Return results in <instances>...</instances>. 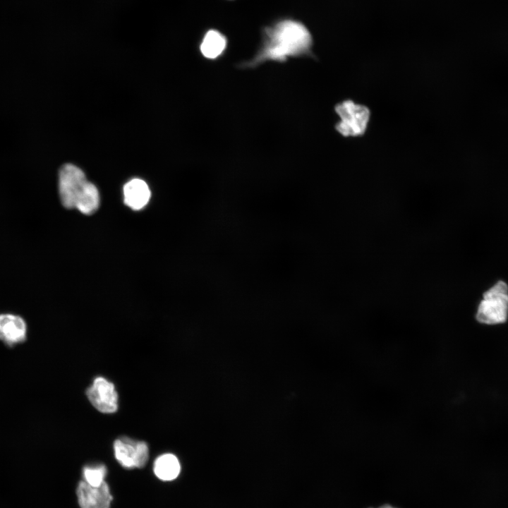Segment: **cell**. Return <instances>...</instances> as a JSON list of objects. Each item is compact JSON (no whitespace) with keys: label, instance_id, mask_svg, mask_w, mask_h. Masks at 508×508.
<instances>
[{"label":"cell","instance_id":"cell-11","mask_svg":"<svg viewBox=\"0 0 508 508\" xmlns=\"http://www.w3.org/2000/svg\"><path fill=\"white\" fill-rule=\"evenodd\" d=\"M226 47L225 37L216 30H210L205 35L200 44V52L207 59L219 57Z\"/></svg>","mask_w":508,"mask_h":508},{"label":"cell","instance_id":"cell-10","mask_svg":"<svg viewBox=\"0 0 508 508\" xmlns=\"http://www.w3.org/2000/svg\"><path fill=\"white\" fill-rule=\"evenodd\" d=\"M180 471V463L177 457L172 454H162L154 462L153 471L155 476L163 481L176 479Z\"/></svg>","mask_w":508,"mask_h":508},{"label":"cell","instance_id":"cell-4","mask_svg":"<svg viewBox=\"0 0 508 508\" xmlns=\"http://www.w3.org/2000/svg\"><path fill=\"white\" fill-rule=\"evenodd\" d=\"M87 182L84 172L78 167L66 164L59 172V193L62 205L75 208L76 200Z\"/></svg>","mask_w":508,"mask_h":508},{"label":"cell","instance_id":"cell-14","mask_svg":"<svg viewBox=\"0 0 508 508\" xmlns=\"http://www.w3.org/2000/svg\"><path fill=\"white\" fill-rule=\"evenodd\" d=\"M378 508H394V507H392L390 506V505H383V506H381V507H378Z\"/></svg>","mask_w":508,"mask_h":508},{"label":"cell","instance_id":"cell-8","mask_svg":"<svg viewBox=\"0 0 508 508\" xmlns=\"http://www.w3.org/2000/svg\"><path fill=\"white\" fill-rule=\"evenodd\" d=\"M76 495L80 508H110L113 500L105 481L95 487L80 480L76 488Z\"/></svg>","mask_w":508,"mask_h":508},{"label":"cell","instance_id":"cell-12","mask_svg":"<svg viewBox=\"0 0 508 508\" xmlns=\"http://www.w3.org/2000/svg\"><path fill=\"white\" fill-rule=\"evenodd\" d=\"M99 205V195L97 187L87 181L79 195L75 208L85 214L94 213Z\"/></svg>","mask_w":508,"mask_h":508},{"label":"cell","instance_id":"cell-5","mask_svg":"<svg viewBox=\"0 0 508 508\" xmlns=\"http://www.w3.org/2000/svg\"><path fill=\"white\" fill-rule=\"evenodd\" d=\"M114 456L126 468H143L149 459V449L146 442L122 437L114 443Z\"/></svg>","mask_w":508,"mask_h":508},{"label":"cell","instance_id":"cell-2","mask_svg":"<svg viewBox=\"0 0 508 508\" xmlns=\"http://www.w3.org/2000/svg\"><path fill=\"white\" fill-rule=\"evenodd\" d=\"M508 316V286L502 281L496 283L483 294L476 320L486 325L504 322Z\"/></svg>","mask_w":508,"mask_h":508},{"label":"cell","instance_id":"cell-6","mask_svg":"<svg viewBox=\"0 0 508 508\" xmlns=\"http://www.w3.org/2000/svg\"><path fill=\"white\" fill-rule=\"evenodd\" d=\"M92 405L99 411L111 413L118 409V394L112 382L103 377H96L86 391Z\"/></svg>","mask_w":508,"mask_h":508},{"label":"cell","instance_id":"cell-9","mask_svg":"<svg viewBox=\"0 0 508 508\" xmlns=\"http://www.w3.org/2000/svg\"><path fill=\"white\" fill-rule=\"evenodd\" d=\"M124 203L133 210L143 208L150 198L147 184L141 179H134L123 186Z\"/></svg>","mask_w":508,"mask_h":508},{"label":"cell","instance_id":"cell-1","mask_svg":"<svg viewBox=\"0 0 508 508\" xmlns=\"http://www.w3.org/2000/svg\"><path fill=\"white\" fill-rule=\"evenodd\" d=\"M266 35L262 49L253 59L243 63L241 68H255L266 61L284 62L289 56L310 54L311 35L300 23L283 21L274 28L267 29Z\"/></svg>","mask_w":508,"mask_h":508},{"label":"cell","instance_id":"cell-13","mask_svg":"<svg viewBox=\"0 0 508 508\" xmlns=\"http://www.w3.org/2000/svg\"><path fill=\"white\" fill-rule=\"evenodd\" d=\"M107 468L104 464L87 466L83 468V476L86 483L92 486H99L104 482Z\"/></svg>","mask_w":508,"mask_h":508},{"label":"cell","instance_id":"cell-3","mask_svg":"<svg viewBox=\"0 0 508 508\" xmlns=\"http://www.w3.org/2000/svg\"><path fill=\"white\" fill-rule=\"evenodd\" d=\"M335 111L341 119L335 126L340 134L358 136L365 133L370 119V111L366 107L346 100L338 104Z\"/></svg>","mask_w":508,"mask_h":508},{"label":"cell","instance_id":"cell-7","mask_svg":"<svg viewBox=\"0 0 508 508\" xmlns=\"http://www.w3.org/2000/svg\"><path fill=\"white\" fill-rule=\"evenodd\" d=\"M28 325L24 318L13 313L0 314V341L8 348L24 344L28 339Z\"/></svg>","mask_w":508,"mask_h":508}]
</instances>
